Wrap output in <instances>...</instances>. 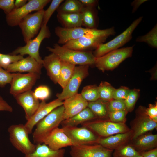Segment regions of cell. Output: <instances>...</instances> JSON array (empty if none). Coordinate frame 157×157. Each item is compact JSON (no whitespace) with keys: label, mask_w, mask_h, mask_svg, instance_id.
Returning a JSON list of instances; mask_svg holds the SVG:
<instances>
[{"label":"cell","mask_w":157,"mask_h":157,"mask_svg":"<svg viewBox=\"0 0 157 157\" xmlns=\"http://www.w3.org/2000/svg\"><path fill=\"white\" fill-rule=\"evenodd\" d=\"M115 89L108 82H101L98 86L99 99L106 101L112 100Z\"/></svg>","instance_id":"d6a6232c"},{"label":"cell","mask_w":157,"mask_h":157,"mask_svg":"<svg viewBox=\"0 0 157 157\" xmlns=\"http://www.w3.org/2000/svg\"><path fill=\"white\" fill-rule=\"evenodd\" d=\"M83 7L79 0H66L59 6L56 11L58 13H80Z\"/></svg>","instance_id":"f546056e"},{"label":"cell","mask_w":157,"mask_h":157,"mask_svg":"<svg viewBox=\"0 0 157 157\" xmlns=\"http://www.w3.org/2000/svg\"><path fill=\"white\" fill-rule=\"evenodd\" d=\"M143 157V156L141 154L139 155V156H135V157Z\"/></svg>","instance_id":"816d5d0a"},{"label":"cell","mask_w":157,"mask_h":157,"mask_svg":"<svg viewBox=\"0 0 157 157\" xmlns=\"http://www.w3.org/2000/svg\"><path fill=\"white\" fill-rule=\"evenodd\" d=\"M140 153L130 145H123L115 149L113 154L114 157H134Z\"/></svg>","instance_id":"e575fe53"},{"label":"cell","mask_w":157,"mask_h":157,"mask_svg":"<svg viewBox=\"0 0 157 157\" xmlns=\"http://www.w3.org/2000/svg\"><path fill=\"white\" fill-rule=\"evenodd\" d=\"M145 114L152 120L157 122V104H149V108L145 110Z\"/></svg>","instance_id":"f6af8a7d"},{"label":"cell","mask_w":157,"mask_h":157,"mask_svg":"<svg viewBox=\"0 0 157 157\" xmlns=\"http://www.w3.org/2000/svg\"><path fill=\"white\" fill-rule=\"evenodd\" d=\"M132 133L130 130L126 133H117L106 137L98 138L96 144L109 149H115L124 145L132 136Z\"/></svg>","instance_id":"7402d4cb"},{"label":"cell","mask_w":157,"mask_h":157,"mask_svg":"<svg viewBox=\"0 0 157 157\" xmlns=\"http://www.w3.org/2000/svg\"><path fill=\"white\" fill-rule=\"evenodd\" d=\"M140 91V90L135 89L130 90L124 100L126 109L128 112H130L133 109L139 97Z\"/></svg>","instance_id":"d590c367"},{"label":"cell","mask_w":157,"mask_h":157,"mask_svg":"<svg viewBox=\"0 0 157 157\" xmlns=\"http://www.w3.org/2000/svg\"><path fill=\"white\" fill-rule=\"evenodd\" d=\"M48 50L56 55L61 60L75 65H94L96 57L91 51H80L64 47L58 44L53 47H48Z\"/></svg>","instance_id":"3957f363"},{"label":"cell","mask_w":157,"mask_h":157,"mask_svg":"<svg viewBox=\"0 0 157 157\" xmlns=\"http://www.w3.org/2000/svg\"><path fill=\"white\" fill-rule=\"evenodd\" d=\"M138 42H144L150 47H157V25L156 24L145 35L139 36L136 39Z\"/></svg>","instance_id":"1f68e13d"},{"label":"cell","mask_w":157,"mask_h":157,"mask_svg":"<svg viewBox=\"0 0 157 157\" xmlns=\"http://www.w3.org/2000/svg\"><path fill=\"white\" fill-rule=\"evenodd\" d=\"M80 94L88 102L94 101L99 99L98 86L96 85L85 86L83 88Z\"/></svg>","instance_id":"836d02e7"},{"label":"cell","mask_w":157,"mask_h":157,"mask_svg":"<svg viewBox=\"0 0 157 157\" xmlns=\"http://www.w3.org/2000/svg\"><path fill=\"white\" fill-rule=\"evenodd\" d=\"M14 97L17 103L24 110L26 119L28 121L38 108L40 104L39 100L35 97L31 90Z\"/></svg>","instance_id":"ac0fdd59"},{"label":"cell","mask_w":157,"mask_h":157,"mask_svg":"<svg viewBox=\"0 0 157 157\" xmlns=\"http://www.w3.org/2000/svg\"><path fill=\"white\" fill-rule=\"evenodd\" d=\"M62 128L73 145L96 144L98 138L92 131L85 127H64Z\"/></svg>","instance_id":"4fadbf2b"},{"label":"cell","mask_w":157,"mask_h":157,"mask_svg":"<svg viewBox=\"0 0 157 157\" xmlns=\"http://www.w3.org/2000/svg\"><path fill=\"white\" fill-rule=\"evenodd\" d=\"M97 29H89L81 27L67 28L62 27L55 28V33L58 37V43L64 44L67 42L91 35L98 31Z\"/></svg>","instance_id":"9a60e30c"},{"label":"cell","mask_w":157,"mask_h":157,"mask_svg":"<svg viewBox=\"0 0 157 157\" xmlns=\"http://www.w3.org/2000/svg\"><path fill=\"white\" fill-rule=\"evenodd\" d=\"M51 35L50 31L47 25H43L35 38L29 41L24 46L17 47L10 54L22 56L28 54L33 58L39 64L42 65L43 59L39 53L40 47L42 41L45 38H49Z\"/></svg>","instance_id":"52a82bcc"},{"label":"cell","mask_w":157,"mask_h":157,"mask_svg":"<svg viewBox=\"0 0 157 157\" xmlns=\"http://www.w3.org/2000/svg\"><path fill=\"white\" fill-rule=\"evenodd\" d=\"M96 118L94 114L87 107L74 116L62 121V127H76Z\"/></svg>","instance_id":"cb8c5ba5"},{"label":"cell","mask_w":157,"mask_h":157,"mask_svg":"<svg viewBox=\"0 0 157 157\" xmlns=\"http://www.w3.org/2000/svg\"><path fill=\"white\" fill-rule=\"evenodd\" d=\"M112 150L97 144L71 146V157H112Z\"/></svg>","instance_id":"5bb4252c"},{"label":"cell","mask_w":157,"mask_h":157,"mask_svg":"<svg viewBox=\"0 0 157 157\" xmlns=\"http://www.w3.org/2000/svg\"><path fill=\"white\" fill-rule=\"evenodd\" d=\"M76 65L62 60L61 67L58 83L63 89L72 76Z\"/></svg>","instance_id":"f1b7e54d"},{"label":"cell","mask_w":157,"mask_h":157,"mask_svg":"<svg viewBox=\"0 0 157 157\" xmlns=\"http://www.w3.org/2000/svg\"><path fill=\"white\" fill-rule=\"evenodd\" d=\"M57 20L63 27L71 28L82 26L81 13H58Z\"/></svg>","instance_id":"d4e9b609"},{"label":"cell","mask_w":157,"mask_h":157,"mask_svg":"<svg viewBox=\"0 0 157 157\" xmlns=\"http://www.w3.org/2000/svg\"><path fill=\"white\" fill-rule=\"evenodd\" d=\"M115 33L114 27L104 29H98L95 33L87 37L70 41L62 46L80 51H89L95 50L104 43L107 38Z\"/></svg>","instance_id":"6da1fadb"},{"label":"cell","mask_w":157,"mask_h":157,"mask_svg":"<svg viewBox=\"0 0 157 157\" xmlns=\"http://www.w3.org/2000/svg\"><path fill=\"white\" fill-rule=\"evenodd\" d=\"M9 140L12 145L17 150L25 155L32 153L36 145L31 142L29 133L24 125L21 124H13L8 129Z\"/></svg>","instance_id":"277c9868"},{"label":"cell","mask_w":157,"mask_h":157,"mask_svg":"<svg viewBox=\"0 0 157 157\" xmlns=\"http://www.w3.org/2000/svg\"><path fill=\"white\" fill-rule=\"evenodd\" d=\"M5 111L9 112L13 111V108L3 98L0 96V111Z\"/></svg>","instance_id":"bcb514c9"},{"label":"cell","mask_w":157,"mask_h":157,"mask_svg":"<svg viewBox=\"0 0 157 157\" xmlns=\"http://www.w3.org/2000/svg\"><path fill=\"white\" fill-rule=\"evenodd\" d=\"M134 146L136 150L140 153L154 148L157 145V135L149 134L142 135L136 139Z\"/></svg>","instance_id":"83f0119b"},{"label":"cell","mask_w":157,"mask_h":157,"mask_svg":"<svg viewBox=\"0 0 157 157\" xmlns=\"http://www.w3.org/2000/svg\"><path fill=\"white\" fill-rule=\"evenodd\" d=\"M62 60L56 54L52 53L43 60L42 66L47 74L55 84L58 83L61 67Z\"/></svg>","instance_id":"44dd1931"},{"label":"cell","mask_w":157,"mask_h":157,"mask_svg":"<svg viewBox=\"0 0 157 157\" xmlns=\"http://www.w3.org/2000/svg\"><path fill=\"white\" fill-rule=\"evenodd\" d=\"M88 102L84 99L80 94L72 96L64 100L63 120L71 117L87 107Z\"/></svg>","instance_id":"ffe728a7"},{"label":"cell","mask_w":157,"mask_h":157,"mask_svg":"<svg viewBox=\"0 0 157 157\" xmlns=\"http://www.w3.org/2000/svg\"><path fill=\"white\" fill-rule=\"evenodd\" d=\"M141 16L134 20L124 31L114 39L103 43L96 49L93 54L96 58L101 56L108 53L118 49L129 42L132 37V33L142 21Z\"/></svg>","instance_id":"8992f818"},{"label":"cell","mask_w":157,"mask_h":157,"mask_svg":"<svg viewBox=\"0 0 157 157\" xmlns=\"http://www.w3.org/2000/svg\"><path fill=\"white\" fill-rule=\"evenodd\" d=\"M33 93L35 97L39 100L45 101L49 97L50 91L47 86L40 85L36 88Z\"/></svg>","instance_id":"f35d334b"},{"label":"cell","mask_w":157,"mask_h":157,"mask_svg":"<svg viewBox=\"0 0 157 157\" xmlns=\"http://www.w3.org/2000/svg\"><path fill=\"white\" fill-rule=\"evenodd\" d=\"M84 7H96L98 3L96 0H79Z\"/></svg>","instance_id":"7dc6e473"},{"label":"cell","mask_w":157,"mask_h":157,"mask_svg":"<svg viewBox=\"0 0 157 157\" xmlns=\"http://www.w3.org/2000/svg\"><path fill=\"white\" fill-rule=\"evenodd\" d=\"M107 102L99 99L94 101L88 102L87 107L90 109L96 118H105L108 115Z\"/></svg>","instance_id":"4dcf8cb0"},{"label":"cell","mask_w":157,"mask_h":157,"mask_svg":"<svg viewBox=\"0 0 157 157\" xmlns=\"http://www.w3.org/2000/svg\"><path fill=\"white\" fill-rule=\"evenodd\" d=\"M128 111L126 110L116 111L108 113L110 121L115 122H124Z\"/></svg>","instance_id":"60d3db41"},{"label":"cell","mask_w":157,"mask_h":157,"mask_svg":"<svg viewBox=\"0 0 157 157\" xmlns=\"http://www.w3.org/2000/svg\"><path fill=\"white\" fill-rule=\"evenodd\" d=\"M22 7L14 8L6 15V20L8 25L14 27L18 25L22 20L33 11L44 9L50 0H29Z\"/></svg>","instance_id":"9c48e42d"},{"label":"cell","mask_w":157,"mask_h":157,"mask_svg":"<svg viewBox=\"0 0 157 157\" xmlns=\"http://www.w3.org/2000/svg\"><path fill=\"white\" fill-rule=\"evenodd\" d=\"M40 74L35 73H13L10 93L14 97L31 90Z\"/></svg>","instance_id":"7c38bea8"},{"label":"cell","mask_w":157,"mask_h":157,"mask_svg":"<svg viewBox=\"0 0 157 157\" xmlns=\"http://www.w3.org/2000/svg\"><path fill=\"white\" fill-rule=\"evenodd\" d=\"M130 90L125 86H121L118 89H115L113 93V99L124 101Z\"/></svg>","instance_id":"b9f144b4"},{"label":"cell","mask_w":157,"mask_h":157,"mask_svg":"<svg viewBox=\"0 0 157 157\" xmlns=\"http://www.w3.org/2000/svg\"><path fill=\"white\" fill-rule=\"evenodd\" d=\"M42 143L44 144L50 148L56 150L73 145L63 128L58 127L54 129L43 140Z\"/></svg>","instance_id":"e0dca14e"},{"label":"cell","mask_w":157,"mask_h":157,"mask_svg":"<svg viewBox=\"0 0 157 157\" xmlns=\"http://www.w3.org/2000/svg\"><path fill=\"white\" fill-rule=\"evenodd\" d=\"M107 108L108 113L126 110L124 101L113 99L108 101Z\"/></svg>","instance_id":"ab89813d"},{"label":"cell","mask_w":157,"mask_h":157,"mask_svg":"<svg viewBox=\"0 0 157 157\" xmlns=\"http://www.w3.org/2000/svg\"><path fill=\"white\" fill-rule=\"evenodd\" d=\"M82 125L95 132L101 138L117 133H125L130 131L124 122H115L110 121H89Z\"/></svg>","instance_id":"ba28073f"},{"label":"cell","mask_w":157,"mask_h":157,"mask_svg":"<svg viewBox=\"0 0 157 157\" xmlns=\"http://www.w3.org/2000/svg\"><path fill=\"white\" fill-rule=\"evenodd\" d=\"M157 122L152 120L145 113L138 118L134 125L132 136L135 140L145 133L156 128Z\"/></svg>","instance_id":"603a6c76"},{"label":"cell","mask_w":157,"mask_h":157,"mask_svg":"<svg viewBox=\"0 0 157 157\" xmlns=\"http://www.w3.org/2000/svg\"><path fill=\"white\" fill-rule=\"evenodd\" d=\"M26 0H16L15 1V8H17L22 7L27 2Z\"/></svg>","instance_id":"f907efd6"},{"label":"cell","mask_w":157,"mask_h":157,"mask_svg":"<svg viewBox=\"0 0 157 157\" xmlns=\"http://www.w3.org/2000/svg\"><path fill=\"white\" fill-rule=\"evenodd\" d=\"M12 74L0 67V87H3L10 83L12 79Z\"/></svg>","instance_id":"7bdbcfd3"},{"label":"cell","mask_w":157,"mask_h":157,"mask_svg":"<svg viewBox=\"0 0 157 157\" xmlns=\"http://www.w3.org/2000/svg\"><path fill=\"white\" fill-rule=\"evenodd\" d=\"M133 47L132 46L118 49L96 58L94 65L102 72L112 70L126 59L131 56Z\"/></svg>","instance_id":"5b68a950"},{"label":"cell","mask_w":157,"mask_h":157,"mask_svg":"<svg viewBox=\"0 0 157 157\" xmlns=\"http://www.w3.org/2000/svg\"><path fill=\"white\" fill-rule=\"evenodd\" d=\"M90 65H82L76 66L72 77L60 93L56 94L57 99L62 101L77 93L82 81L88 75Z\"/></svg>","instance_id":"8fae6325"},{"label":"cell","mask_w":157,"mask_h":157,"mask_svg":"<svg viewBox=\"0 0 157 157\" xmlns=\"http://www.w3.org/2000/svg\"><path fill=\"white\" fill-rule=\"evenodd\" d=\"M147 0H135L131 3L133 7L132 13H134L137 10L140 6L143 3L147 1Z\"/></svg>","instance_id":"681fc988"},{"label":"cell","mask_w":157,"mask_h":157,"mask_svg":"<svg viewBox=\"0 0 157 157\" xmlns=\"http://www.w3.org/2000/svg\"><path fill=\"white\" fill-rule=\"evenodd\" d=\"M63 0H53L51 4L45 10H44L42 25H47L49 19L55 10L59 7Z\"/></svg>","instance_id":"74e56055"},{"label":"cell","mask_w":157,"mask_h":157,"mask_svg":"<svg viewBox=\"0 0 157 157\" xmlns=\"http://www.w3.org/2000/svg\"><path fill=\"white\" fill-rule=\"evenodd\" d=\"M44 11L43 9L31 13L24 18L19 23L18 26L26 43L39 33L42 25Z\"/></svg>","instance_id":"30bf717a"},{"label":"cell","mask_w":157,"mask_h":157,"mask_svg":"<svg viewBox=\"0 0 157 157\" xmlns=\"http://www.w3.org/2000/svg\"><path fill=\"white\" fill-rule=\"evenodd\" d=\"M64 108L63 105L55 108L36 125L33 134L34 144H42L43 139L56 128L63 120Z\"/></svg>","instance_id":"7a4b0ae2"},{"label":"cell","mask_w":157,"mask_h":157,"mask_svg":"<svg viewBox=\"0 0 157 157\" xmlns=\"http://www.w3.org/2000/svg\"><path fill=\"white\" fill-rule=\"evenodd\" d=\"M81 13L82 26L88 28H97L99 19L97 10L95 7H84Z\"/></svg>","instance_id":"4316f807"},{"label":"cell","mask_w":157,"mask_h":157,"mask_svg":"<svg viewBox=\"0 0 157 157\" xmlns=\"http://www.w3.org/2000/svg\"><path fill=\"white\" fill-rule=\"evenodd\" d=\"M36 145L35 151L32 153L25 155V157H64L65 150L62 149L54 150L44 143Z\"/></svg>","instance_id":"484cf974"},{"label":"cell","mask_w":157,"mask_h":157,"mask_svg":"<svg viewBox=\"0 0 157 157\" xmlns=\"http://www.w3.org/2000/svg\"><path fill=\"white\" fill-rule=\"evenodd\" d=\"M24 58L23 56L19 55H12L0 53V67L6 70L9 65Z\"/></svg>","instance_id":"8d00e7d4"},{"label":"cell","mask_w":157,"mask_h":157,"mask_svg":"<svg viewBox=\"0 0 157 157\" xmlns=\"http://www.w3.org/2000/svg\"><path fill=\"white\" fill-rule=\"evenodd\" d=\"M14 0H0V8L6 15L10 13L15 8Z\"/></svg>","instance_id":"ee69618b"},{"label":"cell","mask_w":157,"mask_h":157,"mask_svg":"<svg viewBox=\"0 0 157 157\" xmlns=\"http://www.w3.org/2000/svg\"><path fill=\"white\" fill-rule=\"evenodd\" d=\"M140 154L143 157H157V149H154L147 151L142 152Z\"/></svg>","instance_id":"c3c4849f"},{"label":"cell","mask_w":157,"mask_h":157,"mask_svg":"<svg viewBox=\"0 0 157 157\" xmlns=\"http://www.w3.org/2000/svg\"><path fill=\"white\" fill-rule=\"evenodd\" d=\"M63 102L58 99L47 103L42 101L36 112L24 125L29 134L32 132L34 127L55 108L63 105Z\"/></svg>","instance_id":"2e32d148"},{"label":"cell","mask_w":157,"mask_h":157,"mask_svg":"<svg viewBox=\"0 0 157 157\" xmlns=\"http://www.w3.org/2000/svg\"><path fill=\"white\" fill-rule=\"evenodd\" d=\"M42 65L39 64L33 58L28 56L11 63L6 70L9 72H28L40 74Z\"/></svg>","instance_id":"d6986e66"}]
</instances>
